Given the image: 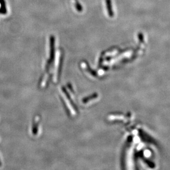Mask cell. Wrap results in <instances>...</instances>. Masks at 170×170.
<instances>
[{"label": "cell", "mask_w": 170, "mask_h": 170, "mask_svg": "<svg viewBox=\"0 0 170 170\" xmlns=\"http://www.w3.org/2000/svg\"><path fill=\"white\" fill-rule=\"evenodd\" d=\"M106 3L108 15L110 17H113L114 16V13L111 0H106Z\"/></svg>", "instance_id": "cell-1"}, {"label": "cell", "mask_w": 170, "mask_h": 170, "mask_svg": "<svg viewBox=\"0 0 170 170\" xmlns=\"http://www.w3.org/2000/svg\"><path fill=\"white\" fill-rule=\"evenodd\" d=\"M75 7H76V9L78 10V12H82V11L83 10V8L82 7L81 5L78 2V0H75Z\"/></svg>", "instance_id": "cell-2"}, {"label": "cell", "mask_w": 170, "mask_h": 170, "mask_svg": "<svg viewBox=\"0 0 170 170\" xmlns=\"http://www.w3.org/2000/svg\"><path fill=\"white\" fill-rule=\"evenodd\" d=\"M1 165H2V163H1V161L0 160V166H1Z\"/></svg>", "instance_id": "cell-3"}]
</instances>
